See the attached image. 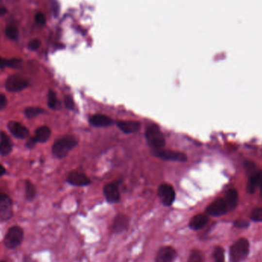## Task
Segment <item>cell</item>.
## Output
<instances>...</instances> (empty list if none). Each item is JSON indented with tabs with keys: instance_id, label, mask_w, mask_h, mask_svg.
Instances as JSON below:
<instances>
[{
	"instance_id": "cell-1",
	"label": "cell",
	"mask_w": 262,
	"mask_h": 262,
	"mask_svg": "<svg viewBox=\"0 0 262 262\" xmlns=\"http://www.w3.org/2000/svg\"><path fill=\"white\" fill-rule=\"evenodd\" d=\"M78 144L76 138L72 136H66L58 139L52 146V153L57 158H64L73 148Z\"/></svg>"
},
{
	"instance_id": "cell-2",
	"label": "cell",
	"mask_w": 262,
	"mask_h": 262,
	"mask_svg": "<svg viewBox=\"0 0 262 262\" xmlns=\"http://www.w3.org/2000/svg\"><path fill=\"white\" fill-rule=\"evenodd\" d=\"M24 240V231L22 228L14 226L10 228L4 237V246L9 250L16 249L19 247Z\"/></svg>"
},
{
	"instance_id": "cell-3",
	"label": "cell",
	"mask_w": 262,
	"mask_h": 262,
	"mask_svg": "<svg viewBox=\"0 0 262 262\" xmlns=\"http://www.w3.org/2000/svg\"><path fill=\"white\" fill-rule=\"evenodd\" d=\"M249 242L247 239H240L230 247V259L232 262H242L249 253Z\"/></svg>"
},
{
	"instance_id": "cell-4",
	"label": "cell",
	"mask_w": 262,
	"mask_h": 262,
	"mask_svg": "<svg viewBox=\"0 0 262 262\" xmlns=\"http://www.w3.org/2000/svg\"><path fill=\"white\" fill-rule=\"evenodd\" d=\"M145 137L149 145L154 149H161L166 144L164 134L161 133L158 126L152 125L147 129Z\"/></svg>"
},
{
	"instance_id": "cell-5",
	"label": "cell",
	"mask_w": 262,
	"mask_h": 262,
	"mask_svg": "<svg viewBox=\"0 0 262 262\" xmlns=\"http://www.w3.org/2000/svg\"><path fill=\"white\" fill-rule=\"evenodd\" d=\"M29 85V80L18 75H10L5 84L6 90L9 92H19L26 89Z\"/></svg>"
},
{
	"instance_id": "cell-6",
	"label": "cell",
	"mask_w": 262,
	"mask_h": 262,
	"mask_svg": "<svg viewBox=\"0 0 262 262\" xmlns=\"http://www.w3.org/2000/svg\"><path fill=\"white\" fill-rule=\"evenodd\" d=\"M13 200L4 193L0 194V219L8 221L13 217Z\"/></svg>"
},
{
	"instance_id": "cell-7",
	"label": "cell",
	"mask_w": 262,
	"mask_h": 262,
	"mask_svg": "<svg viewBox=\"0 0 262 262\" xmlns=\"http://www.w3.org/2000/svg\"><path fill=\"white\" fill-rule=\"evenodd\" d=\"M228 210L226 201L222 198H218L206 209V214L211 216L218 217L226 214Z\"/></svg>"
},
{
	"instance_id": "cell-8",
	"label": "cell",
	"mask_w": 262,
	"mask_h": 262,
	"mask_svg": "<svg viewBox=\"0 0 262 262\" xmlns=\"http://www.w3.org/2000/svg\"><path fill=\"white\" fill-rule=\"evenodd\" d=\"M158 196L161 198L164 206L166 207L171 206L176 198L174 189L168 184H163L159 187Z\"/></svg>"
},
{
	"instance_id": "cell-9",
	"label": "cell",
	"mask_w": 262,
	"mask_h": 262,
	"mask_svg": "<svg viewBox=\"0 0 262 262\" xmlns=\"http://www.w3.org/2000/svg\"><path fill=\"white\" fill-rule=\"evenodd\" d=\"M154 155L159 158L165 160H172L178 162H185L187 160L186 154L181 152L173 151V150H165V149H156Z\"/></svg>"
},
{
	"instance_id": "cell-10",
	"label": "cell",
	"mask_w": 262,
	"mask_h": 262,
	"mask_svg": "<svg viewBox=\"0 0 262 262\" xmlns=\"http://www.w3.org/2000/svg\"><path fill=\"white\" fill-rule=\"evenodd\" d=\"M177 251L171 246L160 247L155 257V262H173L177 258Z\"/></svg>"
},
{
	"instance_id": "cell-11",
	"label": "cell",
	"mask_w": 262,
	"mask_h": 262,
	"mask_svg": "<svg viewBox=\"0 0 262 262\" xmlns=\"http://www.w3.org/2000/svg\"><path fill=\"white\" fill-rule=\"evenodd\" d=\"M130 226V219L124 214H118L114 218L111 225V231L115 234H119L128 229Z\"/></svg>"
},
{
	"instance_id": "cell-12",
	"label": "cell",
	"mask_w": 262,
	"mask_h": 262,
	"mask_svg": "<svg viewBox=\"0 0 262 262\" xmlns=\"http://www.w3.org/2000/svg\"><path fill=\"white\" fill-rule=\"evenodd\" d=\"M7 128L10 133L18 139H26L29 137V131L25 126L16 121H10L8 123Z\"/></svg>"
},
{
	"instance_id": "cell-13",
	"label": "cell",
	"mask_w": 262,
	"mask_h": 262,
	"mask_svg": "<svg viewBox=\"0 0 262 262\" xmlns=\"http://www.w3.org/2000/svg\"><path fill=\"white\" fill-rule=\"evenodd\" d=\"M67 182L73 186H84L91 183L90 179L85 174L79 172H71L68 174L67 178Z\"/></svg>"
},
{
	"instance_id": "cell-14",
	"label": "cell",
	"mask_w": 262,
	"mask_h": 262,
	"mask_svg": "<svg viewBox=\"0 0 262 262\" xmlns=\"http://www.w3.org/2000/svg\"><path fill=\"white\" fill-rule=\"evenodd\" d=\"M104 194L109 203H116L120 199V193L118 187L115 183H109L104 188Z\"/></svg>"
},
{
	"instance_id": "cell-15",
	"label": "cell",
	"mask_w": 262,
	"mask_h": 262,
	"mask_svg": "<svg viewBox=\"0 0 262 262\" xmlns=\"http://www.w3.org/2000/svg\"><path fill=\"white\" fill-rule=\"evenodd\" d=\"M13 144L10 137L4 131L0 132V154L8 156L13 151Z\"/></svg>"
},
{
	"instance_id": "cell-16",
	"label": "cell",
	"mask_w": 262,
	"mask_h": 262,
	"mask_svg": "<svg viewBox=\"0 0 262 262\" xmlns=\"http://www.w3.org/2000/svg\"><path fill=\"white\" fill-rule=\"evenodd\" d=\"M209 222V217L206 214H198L189 221V227L193 231L202 229Z\"/></svg>"
},
{
	"instance_id": "cell-17",
	"label": "cell",
	"mask_w": 262,
	"mask_h": 262,
	"mask_svg": "<svg viewBox=\"0 0 262 262\" xmlns=\"http://www.w3.org/2000/svg\"><path fill=\"white\" fill-rule=\"evenodd\" d=\"M116 126L119 129L125 133H137L140 130V124L137 121H118L116 123Z\"/></svg>"
},
{
	"instance_id": "cell-18",
	"label": "cell",
	"mask_w": 262,
	"mask_h": 262,
	"mask_svg": "<svg viewBox=\"0 0 262 262\" xmlns=\"http://www.w3.org/2000/svg\"><path fill=\"white\" fill-rule=\"evenodd\" d=\"M90 123L95 127L102 128V127H108L113 123V120L109 116L103 115H95L90 117Z\"/></svg>"
},
{
	"instance_id": "cell-19",
	"label": "cell",
	"mask_w": 262,
	"mask_h": 262,
	"mask_svg": "<svg viewBox=\"0 0 262 262\" xmlns=\"http://www.w3.org/2000/svg\"><path fill=\"white\" fill-rule=\"evenodd\" d=\"M51 131L47 126H42L35 131L34 139L37 143H46L51 137Z\"/></svg>"
},
{
	"instance_id": "cell-20",
	"label": "cell",
	"mask_w": 262,
	"mask_h": 262,
	"mask_svg": "<svg viewBox=\"0 0 262 262\" xmlns=\"http://www.w3.org/2000/svg\"><path fill=\"white\" fill-rule=\"evenodd\" d=\"M238 192L235 189H229L226 193V205H227L228 210H235L238 205Z\"/></svg>"
},
{
	"instance_id": "cell-21",
	"label": "cell",
	"mask_w": 262,
	"mask_h": 262,
	"mask_svg": "<svg viewBox=\"0 0 262 262\" xmlns=\"http://www.w3.org/2000/svg\"><path fill=\"white\" fill-rule=\"evenodd\" d=\"M262 183V170L258 172L251 176L249 182L247 184V191L253 193L258 186H260Z\"/></svg>"
},
{
	"instance_id": "cell-22",
	"label": "cell",
	"mask_w": 262,
	"mask_h": 262,
	"mask_svg": "<svg viewBox=\"0 0 262 262\" xmlns=\"http://www.w3.org/2000/svg\"><path fill=\"white\" fill-rule=\"evenodd\" d=\"M25 187H26V200L31 202L36 196V188L33 182L29 180H26V182H25Z\"/></svg>"
},
{
	"instance_id": "cell-23",
	"label": "cell",
	"mask_w": 262,
	"mask_h": 262,
	"mask_svg": "<svg viewBox=\"0 0 262 262\" xmlns=\"http://www.w3.org/2000/svg\"><path fill=\"white\" fill-rule=\"evenodd\" d=\"M48 106L52 110L60 108V102L58 100L56 93L53 90L50 89L48 92Z\"/></svg>"
},
{
	"instance_id": "cell-24",
	"label": "cell",
	"mask_w": 262,
	"mask_h": 262,
	"mask_svg": "<svg viewBox=\"0 0 262 262\" xmlns=\"http://www.w3.org/2000/svg\"><path fill=\"white\" fill-rule=\"evenodd\" d=\"M22 64V60L18 58L13 59H4L0 57V69L4 67H18Z\"/></svg>"
},
{
	"instance_id": "cell-25",
	"label": "cell",
	"mask_w": 262,
	"mask_h": 262,
	"mask_svg": "<svg viewBox=\"0 0 262 262\" xmlns=\"http://www.w3.org/2000/svg\"><path fill=\"white\" fill-rule=\"evenodd\" d=\"M44 112H45V110L38 107H29L25 110L24 114L28 119H33L35 116L42 115Z\"/></svg>"
},
{
	"instance_id": "cell-26",
	"label": "cell",
	"mask_w": 262,
	"mask_h": 262,
	"mask_svg": "<svg viewBox=\"0 0 262 262\" xmlns=\"http://www.w3.org/2000/svg\"><path fill=\"white\" fill-rule=\"evenodd\" d=\"M187 262H205L202 251L198 249L192 250L188 258Z\"/></svg>"
},
{
	"instance_id": "cell-27",
	"label": "cell",
	"mask_w": 262,
	"mask_h": 262,
	"mask_svg": "<svg viewBox=\"0 0 262 262\" xmlns=\"http://www.w3.org/2000/svg\"><path fill=\"white\" fill-rule=\"evenodd\" d=\"M213 258L215 262H225V251L222 247H215L213 251Z\"/></svg>"
},
{
	"instance_id": "cell-28",
	"label": "cell",
	"mask_w": 262,
	"mask_h": 262,
	"mask_svg": "<svg viewBox=\"0 0 262 262\" xmlns=\"http://www.w3.org/2000/svg\"><path fill=\"white\" fill-rule=\"evenodd\" d=\"M6 35L12 40H17L18 37V29L14 26H8L6 29Z\"/></svg>"
},
{
	"instance_id": "cell-29",
	"label": "cell",
	"mask_w": 262,
	"mask_h": 262,
	"mask_svg": "<svg viewBox=\"0 0 262 262\" xmlns=\"http://www.w3.org/2000/svg\"><path fill=\"white\" fill-rule=\"evenodd\" d=\"M251 218L255 222H262V208H256L251 214Z\"/></svg>"
},
{
	"instance_id": "cell-30",
	"label": "cell",
	"mask_w": 262,
	"mask_h": 262,
	"mask_svg": "<svg viewBox=\"0 0 262 262\" xmlns=\"http://www.w3.org/2000/svg\"><path fill=\"white\" fill-rule=\"evenodd\" d=\"M41 46V41L38 38H35L33 40L29 42V45H28V49L31 51H36L39 49Z\"/></svg>"
},
{
	"instance_id": "cell-31",
	"label": "cell",
	"mask_w": 262,
	"mask_h": 262,
	"mask_svg": "<svg viewBox=\"0 0 262 262\" xmlns=\"http://www.w3.org/2000/svg\"><path fill=\"white\" fill-rule=\"evenodd\" d=\"M65 104H66V107L67 109L73 110L75 108V103H74L73 99L71 98V97H65Z\"/></svg>"
},
{
	"instance_id": "cell-32",
	"label": "cell",
	"mask_w": 262,
	"mask_h": 262,
	"mask_svg": "<svg viewBox=\"0 0 262 262\" xmlns=\"http://www.w3.org/2000/svg\"><path fill=\"white\" fill-rule=\"evenodd\" d=\"M35 22H36L37 23L41 24V25H44L46 22V16H45V15L42 13H37V14L35 15Z\"/></svg>"
},
{
	"instance_id": "cell-33",
	"label": "cell",
	"mask_w": 262,
	"mask_h": 262,
	"mask_svg": "<svg viewBox=\"0 0 262 262\" xmlns=\"http://www.w3.org/2000/svg\"><path fill=\"white\" fill-rule=\"evenodd\" d=\"M8 104L7 98L2 94H0V111L6 108Z\"/></svg>"
},
{
	"instance_id": "cell-34",
	"label": "cell",
	"mask_w": 262,
	"mask_h": 262,
	"mask_svg": "<svg viewBox=\"0 0 262 262\" xmlns=\"http://www.w3.org/2000/svg\"><path fill=\"white\" fill-rule=\"evenodd\" d=\"M36 144V141H35L34 137H32V138L29 139V140H28L27 142H26V147L28 148V149H33V148L35 147Z\"/></svg>"
},
{
	"instance_id": "cell-35",
	"label": "cell",
	"mask_w": 262,
	"mask_h": 262,
	"mask_svg": "<svg viewBox=\"0 0 262 262\" xmlns=\"http://www.w3.org/2000/svg\"><path fill=\"white\" fill-rule=\"evenodd\" d=\"M235 226L238 228H247L249 226V223L246 221L239 220L235 222Z\"/></svg>"
},
{
	"instance_id": "cell-36",
	"label": "cell",
	"mask_w": 262,
	"mask_h": 262,
	"mask_svg": "<svg viewBox=\"0 0 262 262\" xmlns=\"http://www.w3.org/2000/svg\"><path fill=\"white\" fill-rule=\"evenodd\" d=\"M6 168L4 167L2 165L0 164V177H2L4 175L6 174Z\"/></svg>"
},
{
	"instance_id": "cell-37",
	"label": "cell",
	"mask_w": 262,
	"mask_h": 262,
	"mask_svg": "<svg viewBox=\"0 0 262 262\" xmlns=\"http://www.w3.org/2000/svg\"><path fill=\"white\" fill-rule=\"evenodd\" d=\"M7 13V9L3 6H0V16H4Z\"/></svg>"
},
{
	"instance_id": "cell-38",
	"label": "cell",
	"mask_w": 262,
	"mask_h": 262,
	"mask_svg": "<svg viewBox=\"0 0 262 262\" xmlns=\"http://www.w3.org/2000/svg\"><path fill=\"white\" fill-rule=\"evenodd\" d=\"M22 262H36L35 260H33L31 257H25Z\"/></svg>"
},
{
	"instance_id": "cell-39",
	"label": "cell",
	"mask_w": 262,
	"mask_h": 262,
	"mask_svg": "<svg viewBox=\"0 0 262 262\" xmlns=\"http://www.w3.org/2000/svg\"><path fill=\"white\" fill-rule=\"evenodd\" d=\"M260 186H261V196H262V183Z\"/></svg>"
},
{
	"instance_id": "cell-40",
	"label": "cell",
	"mask_w": 262,
	"mask_h": 262,
	"mask_svg": "<svg viewBox=\"0 0 262 262\" xmlns=\"http://www.w3.org/2000/svg\"><path fill=\"white\" fill-rule=\"evenodd\" d=\"M0 262H4V261H0Z\"/></svg>"
}]
</instances>
